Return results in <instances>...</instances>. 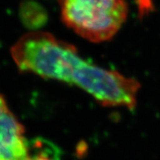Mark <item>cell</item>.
I'll list each match as a JSON object with an SVG mask.
<instances>
[{"label":"cell","mask_w":160,"mask_h":160,"mask_svg":"<svg viewBox=\"0 0 160 160\" xmlns=\"http://www.w3.org/2000/svg\"><path fill=\"white\" fill-rule=\"evenodd\" d=\"M20 71L78 87L104 106L133 110L141 85L116 70L83 59L74 45L46 31L24 34L11 48Z\"/></svg>","instance_id":"1"},{"label":"cell","mask_w":160,"mask_h":160,"mask_svg":"<svg viewBox=\"0 0 160 160\" xmlns=\"http://www.w3.org/2000/svg\"><path fill=\"white\" fill-rule=\"evenodd\" d=\"M66 26L90 42L111 39L128 15L126 0H58Z\"/></svg>","instance_id":"2"},{"label":"cell","mask_w":160,"mask_h":160,"mask_svg":"<svg viewBox=\"0 0 160 160\" xmlns=\"http://www.w3.org/2000/svg\"><path fill=\"white\" fill-rule=\"evenodd\" d=\"M24 126L0 94V160H25L30 154Z\"/></svg>","instance_id":"3"},{"label":"cell","mask_w":160,"mask_h":160,"mask_svg":"<svg viewBox=\"0 0 160 160\" xmlns=\"http://www.w3.org/2000/svg\"><path fill=\"white\" fill-rule=\"evenodd\" d=\"M137 4L140 17L147 16L154 10V0H135Z\"/></svg>","instance_id":"4"},{"label":"cell","mask_w":160,"mask_h":160,"mask_svg":"<svg viewBox=\"0 0 160 160\" xmlns=\"http://www.w3.org/2000/svg\"><path fill=\"white\" fill-rule=\"evenodd\" d=\"M25 160H56L55 158H53L52 156L49 155L48 154H47L43 151H38L36 152L35 154L29 155L27 158H25Z\"/></svg>","instance_id":"5"}]
</instances>
